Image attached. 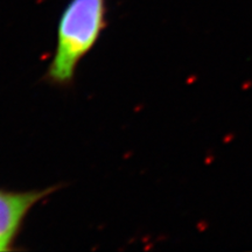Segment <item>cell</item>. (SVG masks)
Returning <instances> with one entry per match:
<instances>
[{
    "instance_id": "3",
    "label": "cell",
    "mask_w": 252,
    "mask_h": 252,
    "mask_svg": "<svg viewBox=\"0 0 252 252\" xmlns=\"http://www.w3.org/2000/svg\"><path fill=\"white\" fill-rule=\"evenodd\" d=\"M9 247H11V245L7 244V243H5V242L0 241V251H7L8 249H9Z\"/></svg>"
},
{
    "instance_id": "2",
    "label": "cell",
    "mask_w": 252,
    "mask_h": 252,
    "mask_svg": "<svg viewBox=\"0 0 252 252\" xmlns=\"http://www.w3.org/2000/svg\"><path fill=\"white\" fill-rule=\"evenodd\" d=\"M54 188L31 191L0 190V241L11 245L30 210Z\"/></svg>"
},
{
    "instance_id": "1",
    "label": "cell",
    "mask_w": 252,
    "mask_h": 252,
    "mask_svg": "<svg viewBox=\"0 0 252 252\" xmlns=\"http://www.w3.org/2000/svg\"><path fill=\"white\" fill-rule=\"evenodd\" d=\"M105 25L106 0H70L59 21L48 81L58 86L70 84L78 63L96 45Z\"/></svg>"
}]
</instances>
